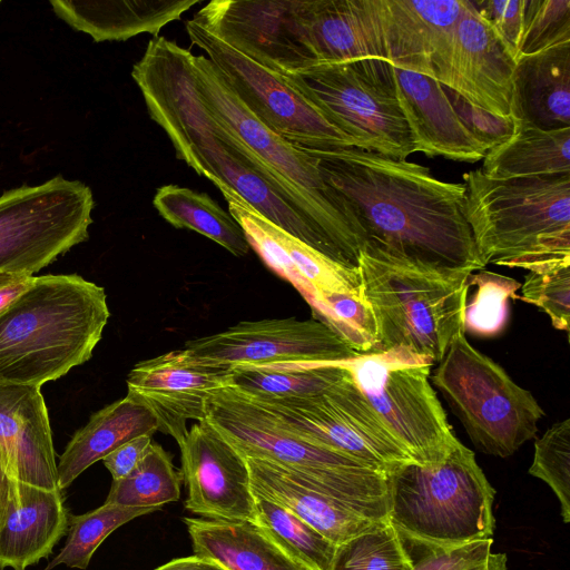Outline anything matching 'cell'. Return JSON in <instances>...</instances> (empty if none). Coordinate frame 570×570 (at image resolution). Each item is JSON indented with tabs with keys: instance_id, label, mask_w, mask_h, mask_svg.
I'll return each mask as SVG.
<instances>
[{
	"instance_id": "cell-5",
	"label": "cell",
	"mask_w": 570,
	"mask_h": 570,
	"mask_svg": "<svg viewBox=\"0 0 570 570\" xmlns=\"http://www.w3.org/2000/svg\"><path fill=\"white\" fill-rule=\"evenodd\" d=\"M463 178V215L484 267L570 266V174L499 179L479 168Z\"/></svg>"
},
{
	"instance_id": "cell-45",
	"label": "cell",
	"mask_w": 570,
	"mask_h": 570,
	"mask_svg": "<svg viewBox=\"0 0 570 570\" xmlns=\"http://www.w3.org/2000/svg\"><path fill=\"white\" fill-rule=\"evenodd\" d=\"M492 539L446 552H424L412 570H471L484 566L492 554Z\"/></svg>"
},
{
	"instance_id": "cell-26",
	"label": "cell",
	"mask_w": 570,
	"mask_h": 570,
	"mask_svg": "<svg viewBox=\"0 0 570 570\" xmlns=\"http://www.w3.org/2000/svg\"><path fill=\"white\" fill-rule=\"evenodd\" d=\"M244 459L255 499L267 500L283 507L335 546L384 522L368 519L337 500L303 484L274 462L252 456Z\"/></svg>"
},
{
	"instance_id": "cell-35",
	"label": "cell",
	"mask_w": 570,
	"mask_h": 570,
	"mask_svg": "<svg viewBox=\"0 0 570 570\" xmlns=\"http://www.w3.org/2000/svg\"><path fill=\"white\" fill-rule=\"evenodd\" d=\"M254 523L307 570H330L337 546L288 510L256 499Z\"/></svg>"
},
{
	"instance_id": "cell-6",
	"label": "cell",
	"mask_w": 570,
	"mask_h": 570,
	"mask_svg": "<svg viewBox=\"0 0 570 570\" xmlns=\"http://www.w3.org/2000/svg\"><path fill=\"white\" fill-rule=\"evenodd\" d=\"M362 298L376 327L374 351L404 348L439 363L463 324L469 269L424 265L364 246Z\"/></svg>"
},
{
	"instance_id": "cell-25",
	"label": "cell",
	"mask_w": 570,
	"mask_h": 570,
	"mask_svg": "<svg viewBox=\"0 0 570 570\" xmlns=\"http://www.w3.org/2000/svg\"><path fill=\"white\" fill-rule=\"evenodd\" d=\"M68 524L61 490H46L11 479L0 530V569L26 570L48 558Z\"/></svg>"
},
{
	"instance_id": "cell-32",
	"label": "cell",
	"mask_w": 570,
	"mask_h": 570,
	"mask_svg": "<svg viewBox=\"0 0 570 570\" xmlns=\"http://www.w3.org/2000/svg\"><path fill=\"white\" fill-rule=\"evenodd\" d=\"M153 204L175 228L194 230L237 257L249 252L250 246L239 224L206 193L164 185L156 190Z\"/></svg>"
},
{
	"instance_id": "cell-18",
	"label": "cell",
	"mask_w": 570,
	"mask_h": 570,
	"mask_svg": "<svg viewBox=\"0 0 570 570\" xmlns=\"http://www.w3.org/2000/svg\"><path fill=\"white\" fill-rule=\"evenodd\" d=\"M264 68L287 76L315 65L294 13V1L214 0L193 18Z\"/></svg>"
},
{
	"instance_id": "cell-38",
	"label": "cell",
	"mask_w": 570,
	"mask_h": 570,
	"mask_svg": "<svg viewBox=\"0 0 570 570\" xmlns=\"http://www.w3.org/2000/svg\"><path fill=\"white\" fill-rule=\"evenodd\" d=\"M313 318L340 336L355 353L364 354L377 345L376 327L367 303L344 293H320L311 305Z\"/></svg>"
},
{
	"instance_id": "cell-10",
	"label": "cell",
	"mask_w": 570,
	"mask_h": 570,
	"mask_svg": "<svg viewBox=\"0 0 570 570\" xmlns=\"http://www.w3.org/2000/svg\"><path fill=\"white\" fill-rule=\"evenodd\" d=\"M284 78L355 147L397 160L415 153L390 62L362 58L320 63Z\"/></svg>"
},
{
	"instance_id": "cell-43",
	"label": "cell",
	"mask_w": 570,
	"mask_h": 570,
	"mask_svg": "<svg viewBox=\"0 0 570 570\" xmlns=\"http://www.w3.org/2000/svg\"><path fill=\"white\" fill-rule=\"evenodd\" d=\"M471 2L517 61L524 0H472Z\"/></svg>"
},
{
	"instance_id": "cell-28",
	"label": "cell",
	"mask_w": 570,
	"mask_h": 570,
	"mask_svg": "<svg viewBox=\"0 0 570 570\" xmlns=\"http://www.w3.org/2000/svg\"><path fill=\"white\" fill-rule=\"evenodd\" d=\"M197 3L199 0L50 1L60 19L96 42L127 40L145 32L156 37Z\"/></svg>"
},
{
	"instance_id": "cell-50",
	"label": "cell",
	"mask_w": 570,
	"mask_h": 570,
	"mask_svg": "<svg viewBox=\"0 0 570 570\" xmlns=\"http://www.w3.org/2000/svg\"><path fill=\"white\" fill-rule=\"evenodd\" d=\"M471 570H508V559L504 553L491 554L489 561L482 566Z\"/></svg>"
},
{
	"instance_id": "cell-27",
	"label": "cell",
	"mask_w": 570,
	"mask_h": 570,
	"mask_svg": "<svg viewBox=\"0 0 570 570\" xmlns=\"http://www.w3.org/2000/svg\"><path fill=\"white\" fill-rule=\"evenodd\" d=\"M511 116L543 130L570 128V43L517 61Z\"/></svg>"
},
{
	"instance_id": "cell-41",
	"label": "cell",
	"mask_w": 570,
	"mask_h": 570,
	"mask_svg": "<svg viewBox=\"0 0 570 570\" xmlns=\"http://www.w3.org/2000/svg\"><path fill=\"white\" fill-rule=\"evenodd\" d=\"M564 43H570V0H524L518 60Z\"/></svg>"
},
{
	"instance_id": "cell-11",
	"label": "cell",
	"mask_w": 570,
	"mask_h": 570,
	"mask_svg": "<svg viewBox=\"0 0 570 570\" xmlns=\"http://www.w3.org/2000/svg\"><path fill=\"white\" fill-rule=\"evenodd\" d=\"M337 362L416 463L441 462L456 444L429 382L431 358L392 348Z\"/></svg>"
},
{
	"instance_id": "cell-13",
	"label": "cell",
	"mask_w": 570,
	"mask_h": 570,
	"mask_svg": "<svg viewBox=\"0 0 570 570\" xmlns=\"http://www.w3.org/2000/svg\"><path fill=\"white\" fill-rule=\"evenodd\" d=\"M248 399L294 435L348 455L375 470L390 473L402 464L415 462L365 400L346 370L338 381L316 395Z\"/></svg>"
},
{
	"instance_id": "cell-7",
	"label": "cell",
	"mask_w": 570,
	"mask_h": 570,
	"mask_svg": "<svg viewBox=\"0 0 570 570\" xmlns=\"http://www.w3.org/2000/svg\"><path fill=\"white\" fill-rule=\"evenodd\" d=\"M206 420L243 456L274 462L353 511L389 520V473L294 435L233 386L210 395Z\"/></svg>"
},
{
	"instance_id": "cell-17",
	"label": "cell",
	"mask_w": 570,
	"mask_h": 570,
	"mask_svg": "<svg viewBox=\"0 0 570 570\" xmlns=\"http://www.w3.org/2000/svg\"><path fill=\"white\" fill-rule=\"evenodd\" d=\"M126 383L127 396L151 413L158 432L179 444L188 432V421L206 419L210 395L232 386L233 372L180 348L137 363Z\"/></svg>"
},
{
	"instance_id": "cell-48",
	"label": "cell",
	"mask_w": 570,
	"mask_h": 570,
	"mask_svg": "<svg viewBox=\"0 0 570 570\" xmlns=\"http://www.w3.org/2000/svg\"><path fill=\"white\" fill-rule=\"evenodd\" d=\"M155 570H225L218 563L196 556L178 558L158 567Z\"/></svg>"
},
{
	"instance_id": "cell-31",
	"label": "cell",
	"mask_w": 570,
	"mask_h": 570,
	"mask_svg": "<svg viewBox=\"0 0 570 570\" xmlns=\"http://www.w3.org/2000/svg\"><path fill=\"white\" fill-rule=\"evenodd\" d=\"M480 170L492 178L570 174V128L543 130L521 125L503 142L489 149Z\"/></svg>"
},
{
	"instance_id": "cell-47",
	"label": "cell",
	"mask_w": 570,
	"mask_h": 570,
	"mask_svg": "<svg viewBox=\"0 0 570 570\" xmlns=\"http://www.w3.org/2000/svg\"><path fill=\"white\" fill-rule=\"evenodd\" d=\"M36 281L35 276L0 273V313Z\"/></svg>"
},
{
	"instance_id": "cell-51",
	"label": "cell",
	"mask_w": 570,
	"mask_h": 570,
	"mask_svg": "<svg viewBox=\"0 0 570 570\" xmlns=\"http://www.w3.org/2000/svg\"><path fill=\"white\" fill-rule=\"evenodd\" d=\"M0 3H1V1H0Z\"/></svg>"
},
{
	"instance_id": "cell-1",
	"label": "cell",
	"mask_w": 570,
	"mask_h": 570,
	"mask_svg": "<svg viewBox=\"0 0 570 570\" xmlns=\"http://www.w3.org/2000/svg\"><path fill=\"white\" fill-rule=\"evenodd\" d=\"M302 150L353 213L364 246L434 267L484 268L463 215L464 183L357 147Z\"/></svg>"
},
{
	"instance_id": "cell-49",
	"label": "cell",
	"mask_w": 570,
	"mask_h": 570,
	"mask_svg": "<svg viewBox=\"0 0 570 570\" xmlns=\"http://www.w3.org/2000/svg\"><path fill=\"white\" fill-rule=\"evenodd\" d=\"M11 479L0 468V530L3 525L9 501Z\"/></svg>"
},
{
	"instance_id": "cell-3",
	"label": "cell",
	"mask_w": 570,
	"mask_h": 570,
	"mask_svg": "<svg viewBox=\"0 0 570 570\" xmlns=\"http://www.w3.org/2000/svg\"><path fill=\"white\" fill-rule=\"evenodd\" d=\"M110 312L104 287L42 275L0 313V382L41 387L87 362Z\"/></svg>"
},
{
	"instance_id": "cell-14",
	"label": "cell",
	"mask_w": 570,
	"mask_h": 570,
	"mask_svg": "<svg viewBox=\"0 0 570 570\" xmlns=\"http://www.w3.org/2000/svg\"><path fill=\"white\" fill-rule=\"evenodd\" d=\"M186 31L240 102L273 132L306 150L355 147L284 76L238 52L194 19L186 22Z\"/></svg>"
},
{
	"instance_id": "cell-21",
	"label": "cell",
	"mask_w": 570,
	"mask_h": 570,
	"mask_svg": "<svg viewBox=\"0 0 570 570\" xmlns=\"http://www.w3.org/2000/svg\"><path fill=\"white\" fill-rule=\"evenodd\" d=\"M0 468L14 481L60 490L48 411L38 386L0 382Z\"/></svg>"
},
{
	"instance_id": "cell-12",
	"label": "cell",
	"mask_w": 570,
	"mask_h": 570,
	"mask_svg": "<svg viewBox=\"0 0 570 570\" xmlns=\"http://www.w3.org/2000/svg\"><path fill=\"white\" fill-rule=\"evenodd\" d=\"M92 191L60 175L0 195V273L32 276L89 238Z\"/></svg>"
},
{
	"instance_id": "cell-30",
	"label": "cell",
	"mask_w": 570,
	"mask_h": 570,
	"mask_svg": "<svg viewBox=\"0 0 570 570\" xmlns=\"http://www.w3.org/2000/svg\"><path fill=\"white\" fill-rule=\"evenodd\" d=\"M158 432L151 413L127 395L98 412L68 442L57 463L58 488H68L86 469L122 443Z\"/></svg>"
},
{
	"instance_id": "cell-16",
	"label": "cell",
	"mask_w": 570,
	"mask_h": 570,
	"mask_svg": "<svg viewBox=\"0 0 570 570\" xmlns=\"http://www.w3.org/2000/svg\"><path fill=\"white\" fill-rule=\"evenodd\" d=\"M517 61L470 0L432 60V78L469 104L511 116Z\"/></svg>"
},
{
	"instance_id": "cell-39",
	"label": "cell",
	"mask_w": 570,
	"mask_h": 570,
	"mask_svg": "<svg viewBox=\"0 0 570 570\" xmlns=\"http://www.w3.org/2000/svg\"><path fill=\"white\" fill-rule=\"evenodd\" d=\"M472 273L468 287L476 286L472 302L465 304L463 325L465 332L479 336H494L505 326L509 299L518 298L521 284L513 278L487 271Z\"/></svg>"
},
{
	"instance_id": "cell-4",
	"label": "cell",
	"mask_w": 570,
	"mask_h": 570,
	"mask_svg": "<svg viewBox=\"0 0 570 570\" xmlns=\"http://www.w3.org/2000/svg\"><path fill=\"white\" fill-rule=\"evenodd\" d=\"M193 69L202 102L252 151L250 169L301 215L330 258L357 267L364 232L343 198L323 179L316 159L263 125L207 57L194 56Z\"/></svg>"
},
{
	"instance_id": "cell-22",
	"label": "cell",
	"mask_w": 570,
	"mask_h": 570,
	"mask_svg": "<svg viewBox=\"0 0 570 570\" xmlns=\"http://www.w3.org/2000/svg\"><path fill=\"white\" fill-rule=\"evenodd\" d=\"M396 97L414 150L428 157L475 163L489 148L466 127L438 80L393 66Z\"/></svg>"
},
{
	"instance_id": "cell-33",
	"label": "cell",
	"mask_w": 570,
	"mask_h": 570,
	"mask_svg": "<svg viewBox=\"0 0 570 570\" xmlns=\"http://www.w3.org/2000/svg\"><path fill=\"white\" fill-rule=\"evenodd\" d=\"M233 384L255 400H281L316 395L345 373L338 362H289L232 366Z\"/></svg>"
},
{
	"instance_id": "cell-34",
	"label": "cell",
	"mask_w": 570,
	"mask_h": 570,
	"mask_svg": "<svg viewBox=\"0 0 570 570\" xmlns=\"http://www.w3.org/2000/svg\"><path fill=\"white\" fill-rule=\"evenodd\" d=\"M183 474L171 455L151 442L147 453L125 478L112 481L105 503L128 508L161 509L180 497Z\"/></svg>"
},
{
	"instance_id": "cell-8",
	"label": "cell",
	"mask_w": 570,
	"mask_h": 570,
	"mask_svg": "<svg viewBox=\"0 0 570 570\" xmlns=\"http://www.w3.org/2000/svg\"><path fill=\"white\" fill-rule=\"evenodd\" d=\"M387 485L389 520L405 543L446 552L492 539L495 490L460 441L441 462L395 468Z\"/></svg>"
},
{
	"instance_id": "cell-23",
	"label": "cell",
	"mask_w": 570,
	"mask_h": 570,
	"mask_svg": "<svg viewBox=\"0 0 570 570\" xmlns=\"http://www.w3.org/2000/svg\"><path fill=\"white\" fill-rule=\"evenodd\" d=\"M294 13L316 65L385 60L375 0H298L294 1Z\"/></svg>"
},
{
	"instance_id": "cell-19",
	"label": "cell",
	"mask_w": 570,
	"mask_h": 570,
	"mask_svg": "<svg viewBox=\"0 0 570 570\" xmlns=\"http://www.w3.org/2000/svg\"><path fill=\"white\" fill-rule=\"evenodd\" d=\"M178 446L185 509L206 519L254 522L256 499L244 456L206 419Z\"/></svg>"
},
{
	"instance_id": "cell-20",
	"label": "cell",
	"mask_w": 570,
	"mask_h": 570,
	"mask_svg": "<svg viewBox=\"0 0 570 570\" xmlns=\"http://www.w3.org/2000/svg\"><path fill=\"white\" fill-rule=\"evenodd\" d=\"M228 204V213L242 227L249 246L276 275L291 283L311 304L320 293H344L362 297L357 267L335 262L288 234L254 209L235 190L216 186Z\"/></svg>"
},
{
	"instance_id": "cell-42",
	"label": "cell",
	"mask_w": 570,
	"mask_h": 570,
	"mask_svg": "<svg viewBox=\"0 0 570 570\" xmlns=\"http://www.w3.org/2000/svg\"><path fill=\"white\" fill-rule=\"evenodd\" d=\"M518 299L543 311L554 328L569 332L570 266L528 272Z\"/></svg>"
},
{
	"instance_id": "cell-15",
	"label": "cell",
	"mask_w": 570,
	"mask_h": 570,
	"mask_svg": "<svg viewBox=\"0 0 570 570\" xmlns=\"http://www.w3.org/2000/svg\"><path fill=\"white\" fill-rule=\"evenodd\" d=\"M183 348L197 358L228 367L336 362L357 354L322 322L296 317L243 321L223 332L189 340Z\"/></svg>"
},
{
	"instance_id": "cell-36",
	"label": "cell",
	"mask_w": 570,
	"mask_h": 570,
	"mask_svg": "<svg viewBox=\"0 0 570 570\" xmlns=\"http://www.w3.org/2000/svg\"><path fill=\"white\" fill-rule=\"evenodd\" d=\"M154 511L157 509L104 503L87 513L69 517V533L65 546L45 570H52L59 564L85 570L99 546L116 529Z\"/></svg>"
},
{
	"instance_id": "cell-9",
	"label": "cell",
	"mask_w": 570,
	"mask_h": 570,
	"mask_svg": "<svg viewBox=\"0 0 570 570\" xmlns=\"http://www.w3.org/2000/svg\"><path fill=\"white\" fill-rule=\"evenodd\" d=\"M431 379L475 448L485 454L512 455L535 436L544 416L528 390L469 343L463 324Z\"/></svg>"
},
{
	"instance_id": "cell-40",
	"label": "cell",
	"mask_w": 570,
	"mask_h": 570,
	"mask_svg": "<svg viewBox=\"0 0 570 570\" xmlns=\"http://www.w3.org/2000/svg\"><path fill=\"white\" fill-rule=\"evenodd\" d=\"M529 473L544 481L560 503L564 523L570 522V420L557 422L534 443Z\"/></svg>"
},
{
	"instance_id": "cell-24",
	"label": "cell",
	"mask_w": 570,
	"mask_h": 570,
	"mask_svg": "<svg viewBox=\"0 0 570 570\" xmlns=\"http://www.w3.org/2000/svg\"><path fill=\"white\" fill-rule=\"evenodd\" d=\"M465 0H375L385 59L432 78V60L453 31Z\"/></svg>"
},
{
	"instance_id": "cell-37",
	"label": "cell",
	"mask_w": 570,
	"mask_h": 570,
	"mask_svg": "<svg viewBox=\"0 0 570 570\" xmlns=\"http://www.w3.org/2000/svg\"><path fill=\"white\" fill-rule=\"evenodd\" d=\"M414 561L387 520L337 546L330 570H412Z\"/></svg>"
},
{
	"instance_id": "cell-29",
	"label": "cell",
	"mask_w": 570,
	"mask_h": 570,
	"mask_svg": "<svg viewBox=\"0 0 570 570\" xmlns=\"http://www.w3.org/2000/svg\"><path fill=\"white\" fill-rule=\"evenodd\" d=\"M194 556L225 570H307L252 521L184 518Z\"/></svg>"
},
{
	"instance_id": "cell-46",
	"label": "cell",
	"mask_w": 570,
	"mask_h": 570,
	"mask_svg": "<svg viewBox=\"0 0 570 570\" xmlns=\"http://www.w3.org/2000/svg\"><path fill=\"white\" fill-rule=\"evenodd\" d=\"M151 435L136 436L110 452L102 462L112 476L118 481L129 474L147 453L151 444Z\"/></svg>"
},
{
	"instance_id": "cell-2",
	"label": "cell",
	"mask_w": 570,
	"mask_h": 570,
	"mask_svg": "<svg viewBox=\"0 0 570 570\" xmlns=\"http://www.w3.org/2000/svg\"><path fill=\"white\" fill-rule=\"evenodd\" d=\"M193 58L188 49L157 36L131 70L149 117L165 131L177 158L212 183L232 188L265 218L326 255L301 215L218 136L195 88Z\"/></svg>"
},
{
	"instance_id": "cell-44",
	"label": "cell",
	"mask_w": 570,
	"mask_h": 570,
	"mask_svg": "<svg viewBox=\"0 0 570 570\" xmlns=\"http://www.w3.org/2000/svg\"><path fill=\"white\" fill-rule=\"evenodd\" d=\"M448 91L452 95V99L450 97L449 99L460 118L489 149L510 138L520 126V122L511 117L491 115L469 104L453 91L449 89Z\"/></svg>"
}]
</instances>
